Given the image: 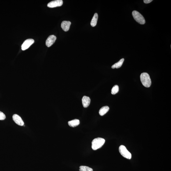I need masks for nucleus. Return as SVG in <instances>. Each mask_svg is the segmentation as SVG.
<instances>
[{
	"instance_id": "9b49d317",
	"label": "nucleus",
	"mask_w": 171,
	"mask_h": 171,
	"mask_svg": "<svg viewBox=\"0 0 171 171\" xmlns=\"http://www.w3.org/2000/svg\"><path fill=\"white\" fill-rule=\"evenodd\" d=\"M109 110L108 106H106L101 107L99 110V113L100 115L102 116L106 114Z\"/></svg>"
},
{
	"instance_id": "4468645a",
	"label": "nucleus",
	"mask_w": 171,
	"mask_h": 171,
	"mask_svg": "<svg viewBox=\"0 0 171 171\" xmlns=\"http://www.w3.org/2000/svg\"><path fill=\"white\" fill-rule=\"evenodd\" d=\"M124 61V59L122 58L118 62L115 63L112 66V68L113 69L115 68L118 69L120 68L122 66L123 63Z\"/></svg>"
},
{
	"instance_id": "0eeeda50",
	"label": "nucleus",
	"mask_w": 171,
	"mask_h": 171,
	"mask_svg": "<svg viewBox=\"0 0 171 171\" xmlns=\"http://www.w3.org/2000/svg\"><path fill=\"white\" fill-rule=\"evenodd\" d=\"M56 39V37L54 35H51L49 36L46 41V46L49 47L52 46L54 43Z\"/></svg>"
},
{
	"instance_id": "7ed1b4c3",
	"label": "nucleus",
	"mask_w": 171,
	"mask_h": 171,
	"mask_svg": "<svg viewBox=\"0 0 171 171\" xmlns=\"http://www.w3.org/2000/svg\"><path fill=\"white\" fill-rule=\"evenodd\" d=\"M132 15L134 19L137 22L141 24H144L146 21L143 16L138 12L134 11L132 12Z\"/></svg>"
},
{
	"instance_id": "20e7f679",
	"label": "nucleus",
	"mask_w": 171,
	"mask_h": 171,
	"mask_svg": "<svg viewBox=\"0 0 171 171\" xmlns=\"http://www.w3.org/2000/svg\"><path fill=\"white\" fill-rule=\"evenodd\" d=\"M119 151L121 155L124 158L130 159L132 158V155L131 153L127 149L125 146L121 145L119 148Z\"/></svg>"
},
{
	"instance_id": "2eb2a0df",
	"label": "nucleus",
	"mask_w": 171,
	"mask_h": 171,
	"mask_svg": "<svg viewBox=\"0 0 171 171\" xmlns=\"http://www.w3.org/2000/svg\"><path fill=\"white\" fill-rule=\"evenodd\" d=\"M79 170L80 171H93V169L92 168L84 166H80Z\"/></svg>"
},
{
	"instance_id": "ddd939ff",
	"label": "nucleus",
	"mask_w": 171,
	"mask_h": 171,
	"mask_svg": "<svg viewBox=\"0 0 171 171\" xmlns=\"http://www.w3.org/2000/svg\"><path fill=\"white\" fill-rule=\"evenodd\" d=\"M98 18V16L97 13H95L91 22V25L92 27H95L96 25V24H97V23Z\"/></svg>"
},
{
	"instance_id": "f8f14e48",
	"label": "nucleus",
	"mask_w": 171,
	"mask_h": 171,
	"mask_svg": "<svg viewBox=\"0 0 171 171\" xmlns=\"http://www.w3.org/2000/svg\"><path fill=\"white\" fill-rule=\"evenodd\" d=\"M69 125L72 127H75L78 126L80 124V121L78 119H74L69 121Z\"/></svg>"
},
{
	"instance_id": "f257e3e1",
	"label": "nucleus",
	"mask_w": 171,
	"mask_h": 171,
	"mask_svg": "<svg viewBox=\"0 0 171 171\" xmlns=\"http://www.w3.org/2000/svg\"><path fill=\"white\" fill-rule=\"evenodd\" d=\"M140 80L142 84L146 87H150L151 82L150 75L147 73H143L141 74Z\"/></svg>"
},
{
	"instance_id": "a211bd4d",
	"label": "nucleus",
	"mask_w": 171,
	"mask_h": 171,
	"mask_svg": "<svg viewBox=\"0 0 171 171\" xmlns=\"http://www.w3.org/2000/svg\"><path fill=\"white\" fill-rule=\"evenodd\" d=\"M152 1V0H144V2L145 3L148 4L151 2Z\"/></svg>"
},
{
	"instance_id": "1a4fd4ad",
	"label": "nucleus",
	"mask_w": 171,
	"mask_h": 171,
	"mask_svg": "<svg viewBox=\"0 0 171 171\" xmlns=\"http://www.w3.org/2000/svg\"><path fill=\"white\" fill-rule=\"evenodd\" d=\"M71 22L69 21H63L61 23V27L65 31H67L70 29L71 25Z\"/></svg>"
},
{
	"instance_id": "6e6552de",
	"label": "nucleus",
	"mask_w": 171,
	"mask_h": 171,
	"mask_svg": "<svg viewBox=\"0 0 171 171\" xmlns=\"http://www.w3.org/2000/svg\"><path fill=\"white\" fill-rule=\"evenodd\" d=\"M12 118L13 121L17 125L22 126L24 125V122L20 116L16 114H15L12 116Z\"/></svg>"
},
{
	"instance_id": "9d476101",
	"label": "nucleus",
	"mask_w": 171,
	"mask_h": 171,
	"mask_svg": "<svg viewBox=\"0 0 171 171\" xmlns=\"http://www.w3.org/2000/svg\"><path fill=\"white\" fill-rule=\"evenodd\" d=\"M82 101L83 107L87 108L89 107L90 104L91 100L89 97L84 96L82 98Z\"/></svg>"
},
{
	"instance_id": "423d86ee",
	"label": "nucleus",
	"mask_w": 171,
	"mask_h": 171,
	"mask_svg": "<svg viewBox=\"0 0 171 171\" xmlns=\"http://www.w3.org/2000/svg\"><path fill=\"white\" fill-rule=\"evenodd\" d=\"M63 3L62 0H56L49 2L47 6L49 8L56 7L61 6Z\"/></svg>"
},
{
	"instance_id": "f03ea898",
	"label": "nucleus",
	"mask_w": 171,
	"mask_h": 171,
	"mask_svg": "<svg viewBox=\"0 0 171 171\" xmlns=\"http://www.w3.org/2000/svg\"><path fill=\"white\" fill-rule=\"evenodd\" d=\"M105 142V140L101 138H98L94 139L92 142V149L93 150H96L101 148Z\"/></svg>"
},
{
	"instance_id": "dca6fc26",
	"label": "nucleus",
	"mask_w": 171,
	"mask_h": 171,
	"mask_svg": "<svg viewBox=\"0 0 171 171\" xmlns=\"http://www.w3.org/2000/svg\"><path fill=\"white\" fill-rule=\"evenodd\" d=\"M119 91V87L117 85L114 86L111 90V93L113 95H115Z\"/></svg>"
},
{
	"instance_id": "39448f33",
	"label": "nucleus",
	"mask_w": 171,
	"mask_h": 171,
	"mask_svg": "<svg viewBox=\"0 0 171 171\" xmlns=\"http://www.w3.org/2000/svg\"><path fill=\"white\" fill-rule=\"evenodd\" d=\"M34 42V40L32 39H29L24 41L21 46V49L23 50H25L29 48Z\"/></svg>"
},
{
	"instance_id": "f3484780",
	"label": "nucleus",
	"mask_w": 171,
	"mask_h": 171,
	"mask_svg": "<svg viewBox=\"0 0 171 171\" xmlns=\"http://www.w3.org/2000/svg\"><path fill=\"white\" fill-rule=\"evenodd\" d=\"M6 118L5 114L1 112L0 111V120H4Z\"/></svg>"
}]
</instances>
